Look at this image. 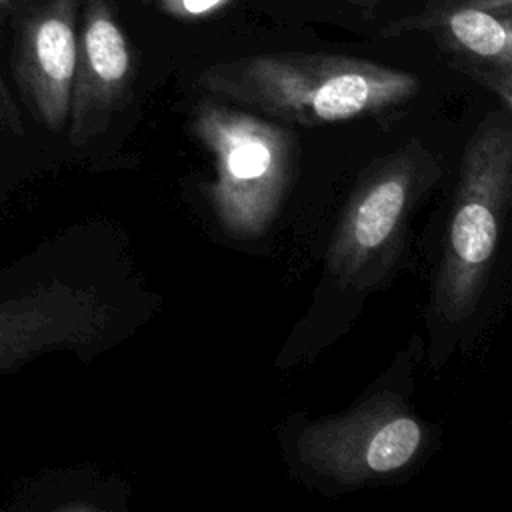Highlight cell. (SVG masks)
<instances>
[{
	"mask_svg": "<svg viewBox=\"0 0 512 512\" xmlns=\"http://www.w3.org/2000/svg\"><path fill=\"white\" fill-rule=\"evenodd\" d=\"M198 84L212 96L300 126L386 114L420 92V78L406 70L326 52L242 56L204 68Z\"/></svg>",
	"mask_w": 512,
	"mask_h": 512,
	"instance_id": "cell-1",
	"label": "cell"
},
{
	"mask_svg": "<svg viewBox=\"0 0 512 512\" xmlns=\"http://www.w3.org/2000/svg\"><path fill=\"white\" fill-rule=\"evenodd\" d=\"M512 198L510 112H490L460 160L434 304L450 322L468 320L484 294Z\"/></svg>",
	"mask_w": 512,
	"mask_h": 512,
	"instance_id": "cell-2",
	"label": "cell"
},
{
	"mask_svg": "<svg viewBox=\"0 0 512 512\" xmlns=\"http://www.w3.org/2000/svg\"><path fill=\"white\" fill-rule=\"evenodd\" d=\"M114 306L56 266L44 246L0 268V376L52 352L90 358L108 346Z\"/></svg>",
	"mask_w": 512,
	"mask_h": 512,
	"instance_id": "cell-3",
	"label": "cell"
},
{
	"mask_svg": "<svg viewBox=\"0 0 512 512\" xmlns=\"http://www.w3.org/2000/svg\"><path fill=\"white\" fill-rule=\"evenodd\" d=\"M190 130L212 154L214 180L204 196L220 226L236 238L264 234L294 176V132L216 100L196 104Z\"/></svg>",
	"mask_w": 512,
	"mask_h": 512,
	"instance_id": "cell-4",
	"label": "cell"
},
{
	"mask_svg": "<svg viewBox=\"0 0 512 512\" xmlns=\"http://www.w3.org/2000/svg\"><path fill=\"white\" fill-rule=\"evenodd\" d=\"M438 162L418 142L374 162L354 188L326 264L350 288H372L394 264L404 228L422 194L436 182Z\"/></svg>",
	"mask_w": 512,
	"mask_h": 512,
	"instance_id": "cell-5",
	"label": "cell"
},
{
	"mask_svg": "<svg viewBox=\"0 0 512 512\" xmlns=\"http://www.w3.org/2000/svg\"><path fill=\"white\" fill-rule=\"evenodd\" d=\"M426 446V428L394 392L314 420L296 438L300 464L322 480L358 488L408 468Z\"/></svg>",
	"mask_w": 512,
	"mask_h": 512,
	"instance_id": "cell-6",
	"label": "cell"
},
{
	"mask_svg": "<svg viewBox=\"0 0 512 512\" xmlns=\"http://www.w3.org/2000/svg\"><path fill=\"white\" fill-rule=\"evenodd\" d=\"M82 0H42L14 24L12 76L20 98L50 132L68 124Z\"/></svg>",
	"mask_w": 512,
	"mask_h": 512,
	"instance_id": "cell-7",
	"label": "cell"
},
{
	"mask_svg": "<svg viewBox=\"0 0 512 512\" xmlns=\"http://www.w3.org/2000/svg\"><path fill=\"white\" fill-rule=\"evenodd\" d=\"M134 76V60L110 0H82L78 16L76 68L68 110V140L86 146L104 134L114 112L124 106Z\"/></svg>",
	"mask_w": 512,
	"mask_h": 512,
	"instance_id": "cell-8",
	"label": "cell"
},
{
	"mask_svg": "<svg viewBox=\"0 0 512 512\" xmlns=\"http://www.w3.org/2000/svg\"><path fill=\"white\" fill-rule=\"evenodd\" d=\"M432 32L454 66L496 94L512 110V22L510 10L456 2L392 24L390 34Z\"/></svg>",
	"mask_w": 512,
	"mask_h": 512,
	"instance_id": "cell-9",
	"label": "cell"
},
{
	"mask_svg": "<svg viewBox=\"0 0 512 512\" xmlns=\"http://www.w3.org/2000/svg\"><path fill=\"white\" fill-rule=\"evenodd\" d=\"M230 2L232 0H156V6L170 18L190 22L208 18L226 8Z\"/></svg>",
	"mask_w": 512,
	"mask_h": 512,
	"instance_id": "cell-10",
	"label": "cell"
},
{
	"mask_svg": "<svg viewBox=\"0 0 512 512\" xmlns=\"http://www.w3.org/2000/svg\"><path fill=\"white\" fill-rule=\"evenodd\" d=\"M2 136H24V118L0 72V138Z\"/></svg>",
	"mask_w": 512,
	"mask_h": 512,
	"instance_id": "cell-11",
	"label": "cell"
},
{
	"mask_svg": "<svg viewBox=\"0 0 512 512\" xmlns=\"http://www.w3.org/2000/svg\"><path fill=\"white\" fill-rule=\"evenodd\" d=\"M468 4H476L482 8H492V10H510L512 8V0H462Z\"/></svg>",
	"mask_w": 512,
	"mask_h": 512,
	"instance_id": "cell-12",
	"label": "cell"
},
{
	"mask_svg": "<svg viewBox=\"0 0 512 512\" xmlns=\"http://www.w3.org/2000/svg\"><path fill=\"white\" fill-rule=\"evenodd\" d=\"M22 0H0V40H2V30H4V22L8 18V14L20 4Z\"/></svg>",
	"mask_w": 512,
	"mask_h": 512,
	"instance_id": "cell-13",
	"label": "cell"
}]
</instances>
